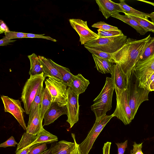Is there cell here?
Here are the masks:
<instances>
[{"label":"cell","mask_w":154,"mask_h":154,"mask_svg":"<svg viewBox=\"0 0 154 154\" xmlns=\"http://www.w3.org/2000/svg\"><path fill=\"white\" fill-rule=\"evenodd\" d=\"M64 114H67L66 106H60L57 102H52L45 114L43 118L44 123L43 126L53 123L59 117Z\"/></svg>","instance_id":"obj_13"},{"label":"cell","mask_w":154,"mask_h":154,"mask_svg":"<svg viewBox=\"0 0 154 154\" xmlns=\"http://www.w3.org/2000/svg\"><path fill=\"white\" fill-rule=\"evenodd\" d=\"M127 89L133 119L141 104L149 100L148 95L150 91L147 88L139 86V81L134 71L127 82Z\"/></svg>","instance_id":"obj_2"},{"label":"cell","mask_w":154,"mask_h":154,"mask_svg":"<svg viewBox=\"0 0 154 154\" xmlns=\"http://www.w3.org/2000/svg\"><path fill=\"white\" fill-rule=\"evenodd\" d=\"M90 83L88 80L85 78L81 74H79L74 75L69 87L75 94L79 95L85 91Z\"/></svg>","instance_id":"obj_18"},{"label":"cell","mask_w":154,"mask_h":154,"mask_svg":"<svg viewBox=\"0 0 154 154\" xmlns=\"http://www.w3.org/2000/svg\"><path fill=\"white\" fill-rule=\"evenodd\" d=\"M0 34L4 33L10 31L6 23L2 20L0 21Z\"/></svg>","instance_id":"obj_42"},{"label":"cell","mask_w":154,"mask_h":154,"mask_svg":"<svg viewBox=\"0 0 154 154\" xmlns=\"http://www.w3.org/2000/svg\"><path fill=\"white\" fill-rule=\"evenodd\" d=\"M111 74L114 86L122 91L127 88V82L125 75L118 63L114 64Z\"/></svg>","instance_id":"obj_16"},{"label":"cell","mask_w":154,"mask_h":154,"mask_svg":"<svg viewBox=\"0 0 154 154\" xmlns=\"http://www.w3.org/2000/svg\"><path fill=\"white\" fill-rule=\"evenodd\" d=\"M117 147L118 153L124 154L128 146V140L123 143H116Z\"/></svg>","instance_id":"obj_39"},{"label":"cell","mask_w":154,"mask_h":154,"mask_svg":"<svg viewBox=\"0 0 154 154\" xmlns=\"http://www.w3.org/2000/svg\"><path fill=\"white\" fill-rule=\"evenodd\" d=\"M18 143L16 142L14 137L11 136L6 141L0 144V147L6 148L9 146H15Z\"/></svg>","instance_id":"obj_37"},{"label":"cell","mask_w":154,"mask_h":154,"mask_svg":"<svg viewBox=\"0 0 154 154\" xmlns=\"http://www.w3.org/2000/svg\"><path fill=\"white\" fill-rule=\"evenodd\" d=\"M150 18L151 19L152 21L154 23V16L150 15Z\"/></svg>","instance_id":"obj_48"},{"label":"cell","mask_w":154,"mask_h":154,"mask_svg":"<svg viewBox=\"0 0 154 154\" xmlns=\"http://www.w3.org/2000/svg\"><path fill=\"white\" fill-rule=\"evenodd\" d=\"M5 38L12 40L15 38H26V33L9 31L5 33Z\"/></svg>","instance_id":"obj_34"},{"label":"cell","mask_w":154,"mask_h":154,"mask_svg":"<svg viewBox=\"0 0 154 154\" xmlns=\"http://www.w3.org/2000/svg\"><path fill=\"white\" fill-rule=\"evenodd\" d=\"M98 35L100 38L110 37L122 35H124L122 31L119 30H103L100 29L97 30Z\"/></svg>","instance_id":"obj_32"},{"label":"cell","mask_w":154,"mask_h":154,"mask_svg":"<svg viewBox=\"0 0 154 154\" xmlns=\"http://www.w3.org/2000/svg\"><path fill=\"white\" fill-rule=\"evenodd\" d=\"M111 143L107 142L104 143L103 148V154H110V150Z\"/></svg>","instance_id":"obj_43"},{"label":"cell","mask_w":154,"mask_h":154,"mask_svg":"<svg viewBox=\"0 0 154 154\" xmlns=\"http://www.w3.org/2000/svg\"><path fill=\"white\" fill-rule=\"evenodd\" d=\"M45 78L42 73L39 75H30L26 82L23 88L21 99L26 114H29L32 102Z\"/></svg>","instance_id":"obj_4"},{"label":"cell","mask_w":154,"mask_h":154,"mask_svg":"<svg viewBox=\"0 0 154 154\" xmlns=\"http://www.w3.org/2000/svg\"><path fill=\"white\" fill-rule=\"evenodd\" d=\"M1 98L4 104L5 112L11 114L23 129L26 130L27 127L24 119V112L25 111L21 106V102L19 100L4 95H1Z\"/></svg>","instance_id":"obj_9"},{"label":"cell","mask_w":154,"mask_h":154,"mask_svg":"<svg viewBox=\"0 0 154 154\" xmlns=\"http://www.w3.org/2000/svg\"><path fill=\"white\" fill-rule=\"evenodd\" d=\"M36 136L27 132L24 133L17 145L16 152L25 148L30 145L35 140Z\"/></svg>","instance_id":"obj_29"},{"label":"cell","mask_w":154,"mask_h":154,"mask_svg":"<svg viewBox=\"0 0 154 154\" xmlns=\"http://www.w3.org/2000/svg\"><path fill=\"white\" fill-rule=\"evenodd\" d=\"M45 84L51 95L52 102H57L60 106H66L67 86L62 82L51 77L46 79Z\"/></svg>","instance_id":"obj_8"},{"label":"cell","mask_w":154,"mask_h":154,"mask_svg":"<svg viewBox=\"0 0 154 154\" xmlns=\"http://www.w3.org/2000/svg\"><path fill=\"white\" fill-rule=\"evenodd\" d=\"M58 138L45 130L43 128L36 136L35 140L30 145V146L37 143H50L58 141Z\"/></svg>","instance_id":"obj_22"},{"label":"cell","mask_w":154,"mask_h":154,"mask_svg":"<svg viewBox=\"0 0 154 154\" xmlns=\"http://www.w3.org/2000/svg\"><path fill=\"white\" fill-rule=\"evenodd\" d=\"M154 72V54L137 64L134 72L139 81V86L144 87L146 80Z\"/></svg>","instance_id":"obj_12"},{"label":"cell","mask_w":154,"mask_h":154,"mask_svg":"<svg viewBox=\"0 0 154 154\" xmlns=\"http://www.w3.org/2000/svg\"><path fill=\"white\" fill-rule=\"evenodd\" d=\"M16 41V40H9L4 37L0 40V46H3L10 45V43L14 42Z\"/></svg>","instance_id":"obj_44"},{"label":"cell","mask_w":154,"mask_h":154,"mask_svg":"<svg viewBox=\"0 0 154 154\" xmlns=\"http://www.w3.org/2000/svg\"><path fill=\"white\" fill-rule=\"evenodd\" d=\"M106 115L96 119L93 127L85 139L80 144L79 148L82 154H88L97 137L106 124L113 117Z\"/></svg>","instance_id":"obj_7"},{"label":"cell","mask_w":154,"mask_h":154,"mask_svg":"<svg viewBox=\"0 0 154 154\" xmlns=\"http://www.w3.org/2000/svg\"><path fill=\"white\" fill-rule=\"evenodd\" d=\"M140 1H143V2H145V3H147L151 4V5H152L153 6H154V3H153L151 2H148V1H143V0H140ZM150 14V15L153 16H154V12L151 13Z\"/></svg>","instance_id":"obj_47"},{"label":"cell","mask_w":154,"mask_h":154,"mask_svg":"<svg viewBox=\"0 0 154 154\" xmlns=\"http://www.w3.org/2000/svg\"><path fill=\"white\" fill-rule=\"evenodd\" d=\"M127 39V36L124 35L99 38L87 42L84 46V47H90L106 53L113 54L124 45Z\"/></svg>","instance_id":"obj_5"},{"label":"cell","mask_w":154,"mask_h":154,"mask_svg":"<svg viewBox=\"0 0 154 154\" xmlns=\"http://www.w3.org/2000/svg\"><path fill=\"white\" fill-rule=\"evenodd\" d=\"M154 54V37H151L147 42L140 56L137 64L146 60Z\"/></svg>","instance_id":"obj_26"},{"label":"cell","mask_w":154,"mask_h":154,"mask_svg":"<svg viewBox=\"0 0 154 154\" xmlns=\"http://www.w3.org/2000/svg\"><path fill=\"white\" fill-rule=\"evenodd\" d=\"M151 38L149 34L145 38L139 40L128 38L124 45L113 54L115 63L119 65L127 82L134 72L140 56Z\"/></svg>","instance_id":"obj_1"},{"label":"cell","mask_w":154,"mask_h":154,"mask_svg":"<svg viewBox=\"0 0 154 154\" xmlns=\"http://www.w3.org/2000/svg\"><path fill=\"white\" fill-rule=\"evenodd\" d=\"M118 154H122L121 153H118Z\"/></svg>","instance_id":"obj_49"},{"label":"cell","mask_w":154,"mask_h":154,"mask_svg":"<svg viewBox=\"0 0 154 154\" xmlns=\"http://www.w3.org/2000/svg\"><path fill=\"white\" fill-rule=\"evenodd\" d=\"M100 11L106 19L114 13L124 11L118 5L110 0H96Z\"/></svg>","instance_id":"obj_14"},{"label":"cell","mask_w":154,"mask_h":154,"mask_svg":"<svg viewBox=\"0 0 154 154\" xmlns=\"http://www.w3.org/2000/svg\"><path fill=\"white\" fill-rule=\"evenodd\" d=\"M91 26L103 30H119V29L117 27L111 26L104 21H101L94 24Z\"/></svg>","instance_id":"obj_33"},{"label":"cell","mask_w":154,"mask_h":154,"mask_svg":"<svg viewBox=\"0 0 154 154\" xmlns=\"http://www.w3.org/2000/svg\"><path fill=\"white\" fill-rule=\"evenodd\" d=\"M75 147V144L73 142L62 140L57 143L53 147L52 154H71Z\"/></svg>","instance_id":"obj_19"},{"label":"cell","mask_w":154,"mask_h":154,"mask_svg":"<svg viewBox=\"0 0 154 154\" xmlns=\"http://www.w3.org/2000/svg\"><path fill=\"white\" fill-rule=\"evenodd\" d=\"M71 136L74 141L75 143V147L74 150L72 152L71 154H82V152L79 149V144H78L76 142L75 134L74 133H72Z\"/></svg>","instance_id":"obj_40"},{"label":"cell","mask_w":154,"mask_h":154,"mask_svg":"<svg viewBox=\"0 0 154 154\" xmlns=\"http://www.w3.org/2000/svg\"><path fill=\"white\" fill-rule=\"evenodd\" d=\"M57 143L55 142L51 143V146L50 148L47 150H46L45 152L42 154H52L51 151L55 145Z\"/></svg>","instance_id":"obj_45"},{"label":"cell","mask_w":154,"mask_h":154,"mask_svg":"<svg viewBox=\"0 0 154 154\" xmlns=\"http://www.w3.org/2000/svg\"><path fill=\"white\" fill-rule=\"evenodd\" d=\"M115 89L113 81L111 78L106 77L105 84L101 92L93 100L91 106L96 119L105 115L112 108V95Z\"/></svg>","instance_id":"obj_3"},{"label":"cell","mask_w":154,"mask_h":154,"mask_svg":"<svg viewBox=\"0 0 154 154\" xmlns=\"http://www.w3.org/2000/svg\"><path fill=\"white\" fill-rule=\"evenodd\" d=\"M116 93V109L112 114L121 120L124 124H129L133 120L132 112L128 99L127 88L122 91L114 86Z\"/></svg>","instance_id":"obj_6"},{"label":"cell","mask_w":154,"mask_h":154,"mask_svg":"<svg viewBox=\"0 0 154 154\" xmlns=\"http://www.w3.org/2000/svg\"><path fill=\"white\" fill-rule=\"evenodd\" d=\"M40 107H38L31 119L28 121L26 132L36 135L43 127L42 125Z\"/></svg>","instance_id":"obj_17"},{"label":"cell","mask_w":154,"mask_h":154,"mask_svg":"<svg viewBox=\"0 0 154 154\" xmlns=\"http://www.w3.org/2000/svg\"><path fill=\"white\" fill-rule=\"evenodd\" d=\"M54 64L61 75L62 82L67 87H69L74 75L71 73L68 68L59 65L54 62Z\"/></svg>","instance_id":"obj_27"},{"label":"cell","mask_w":154,"mask_h":154,"mask_svg":"<svg viewBox=\"0 0 154 154\" xmlns=\"http://www.w3.org/2000/svg\"><path fill=\"white\" fill-rule=\"evenodd\" d=\"M44 90L43 84L38 91L32 102L30 112L29 114V121L31 119L37 108L38 107H40Z\"/></svg>","instance_id":"obj_30"},{"label":"cell","mask_w":154,"mask_h":154,"mask_svg":"<svg viewBox=\"0 0 154 154\" xmlns=\"http://www.w3.org/2000/svg\"><path fill=\"white\" fill-rule=\"evenodd\" d=\"M143 143L137 144L134 142L133 145V148L132 150H131L130 154H144L142 150Z\"/></svg>","instance_id":"obj_38"},{"label":"cell","mask_w":154,"mask_h":154,"mask_svg":"<svg viewBox=\"0 0 154 154\" xmlns=\"http://www.w3.org/2000/svg\"><path fill=\"white\" fill-rule=\"evenodd\" d=\"M40 143L35 144L30 146H28L25 148L22 149L16 152V154H28L29 151L34 146L40 144Z\"/></svg>","instance_id":"obj_41"},{"label":"cell","mask_w":154,"mask_h":154,"mask_svg":"<svg viewBox=\"0 0 154 154\" xmlns=\"http://www.w3.org/2000/svg\"><path fill=\"white\" fill-rule=\"evenodd\" d=\"M85 47L92 54H94L101 58L107 60L112 63H115L112 58L113 54L106 53L90 47Z\"/></svg>","instance_id":"obj_31"},{"label":"cell","mask_w":154,"mask_h":154,"mask_svg":"<svg viewBox=\"0 0 154 154\" xmlns=\"http://www.w3.org/2000/svg\"><path fill=\"white\" fill-rule=\"evenodd\" d=\"M38 57L42 66L45 77H51L62 82L61 75L54 62L51 60L43 56H38Z\"/></svg>","instance_id":"obj_15"},{"label":"cell","mask_w":154,"mask_h":154,"mask_svg":"<svg viewBox=\"0 0 154 154\" xmlns=\"http://www.w3.org/2000/svg\"><path fill=\"white\" fill-rule=\"evenodd\" d=\"M52 102L51 95L48 89L45 87L44 88L40 106L41 116L42 120L45 113Z\"/></svg>","instance_id":"obj_24"},{"label":"cell","mask_w":154,"mask_h":154,"mask_svg":"<svg viewBox=\"0 0 154 154\" xmlns=\"http://www.w3.org/2000/svg\"><path fill=\"white\" fill-rule=\"evenodd\" d=\"M26 38H36L46 39L51 40L54 42H57V40L54 39L50 37L44 35L45 34H36L32 33H26Z\"/></svg>","instance_id":"obj_36"},{"label":"cell","mask_w":154,"mask_h":154,"mask_svg":"<svg viewBox=\"0 0 154 154\" xmlns=\"http://www.w3.org/2000/svg\"><path fill=\"white\" fill-rule=\"evenodd\" d=\"M149 89L150 91H154V79L149 84Z\"/></svg>","instance_id":"obj_46"},{"label":"cell","mask_w":154,"mask_h":154,"mask_svg":"<svg viewBox=\"0 0 154 154\" xmlns=\"http://www.w3.org/2000/svg\"><path fill=\"white\" fill-rule=\"evenodd\" d=\"M67 100L66 105L67 111V119L70 128L79 121V95L73 91L69 87L67 89Z\"/></svg>","instance_id":"obj_11"},{"label":"cell","mask_w":154,"mask_h":154,"mask_svg":"<svg viewBox=\"0 0 154 154\" xmlns=\"http://www.w3.org/2000/svg\"><path fill=\"white\" fill-rule=\"evenodd\" d=\"M124 13L135 20L147 32L149 31L154 33V23L152 22L125 12Z\"/></svg>","instance_id":"obj_28"},{"label":"cell","mask_w":154,"mask_h":154,"mask_svg":"<svg viewBox=\"0 0 154 154\" xmlns=\"http://www.w3.org/2000/svg\"><path fill=\"white\" fill-rule=\"evenodd\" d=\"M46 144H41L34 146L28 154H42L47 150Z\"/></svg>","instance_id":"obj_35"},{"label":"cell","mask_w":154,"mask_h":154,"mask_svg":"<svg viewBox=\"0 0 154 154\" xmlns=\"http://www.w3.org/2000/svg\"><path fill=\"white\" fill-rule=\"evenodd\" d=\"M92 56L95 63V68L99 72L102 74L111 73L113 63L94 54H92Z\"/></svg>","instance_id":"obj_20"},{"label":"cell","mask_w":154,"mask_h":154,"mask_svg":"<svg viewBox=\"0 0 154 154\" xmlns=\"http://www.w3.org/2000/svg\"><path fill=\"white\" fill-rule=\"evenodd\" d=\"M111 16L119 19L130 25L141 35H144L147 32L137 21L126 14L122 15L119 13H116L112 14Z\"/></svg>","instance_id":"obj_21"},{"label":"cell","mask_w":154,"mask_h":154,"mask_svg":"<svg viewBox=\"0 0 154 154\" xmlns=\"http://www.w3.org/2000/svg\"><path fill=\"white\" fill-rule=\"evenodd\" d=\"M70 24L79 35V41L81 45H85L87 42L100 38L97 34L91 30L88 27L87 21L79 19H70Z\"/></svg>","instance_id":"obj_10"},{"label":"cell","mask_w":154,"mask_h":154,"mask_svg":"<svg viewBox=\"0 0 154 154\" xmlns=\"http://www.w3.org/2000/svg\"><path fill=\"white\" fill-rule=\"evenodd\" d=\"M28 57L29 60L30 65L29 74L30 75H35L43 73L42 66L38 56L35 54L33 53L28 56Z\"/></svg>","instance_id":"obj_23"},{"label":"cell","mask_w":154,"mask_h":154,"mask_svg":"<svg viewBox=\"0 0 154 154\" xmlns=\"http://www.w3.org/2000/svg\"><path fill=\"white\" fill-rule=\"evenodd\" d=\"M119 1L120 3H118V5L124 12L147 20H148L149 18H150V14L145 13L133 8L127 4L125 0H120Z\"/></svg>","instance_id":"obj_25"}]
</instances>
